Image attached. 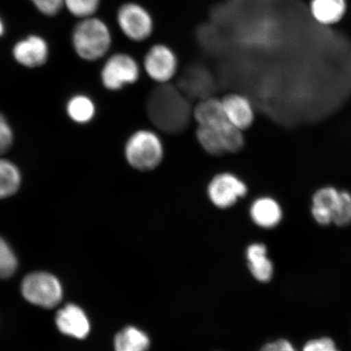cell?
I'll use <instances>...</instances> for the list:
<instances>
[{"label": "cell", "mask_w": 351, "mask_h": 351, "mask_svg": "<svg viewBox=\"0 0 351 351\" xmlns=\"http://www.w3.org/2000/svg\"><path fill=\"white\" fill-rule=\"evenodd\" d=\"M165 147L163 140L156 131L139 129L126 139L124 157L127 165L138 172L149 173L163 163Z\"/></svg>", "instance_id": "6da1fadb"}, {"label": "cell", "mask_w": 351, "mask_h": 351, "mask_svg": "<svg viewBox=\"0 0 351 351\" xmlns=\"http://www.w3.org/2000/svg\"><path fill=\"white\" fill-rule=\"evenodd\" d=\"M193 117L197 125L208 127L221 136L227 153L239 152L245 146L243 131L236 128L228 121L221 99L210 97L195 105Z\"/></svg>", "instance_id": "7a4b0ae2"}, {"label": "cell", "mask_w": 351, "mask_h": 351, "mask_svg": "<svg viewBox=\"0 0 351 351\" xmlns=\"http://www.w3.org/2000/svg\"><path fill=\"white\" fill-rule=\"evenodd\" d=\"M73 44L82 60L96 61L108 53L112 45V34L103 20L92 16L82 19L74 27Z\"/></svg>", "instance_id": "3957f363"}, {"label": "cell", "mask_w": 351, "mask_h": 351, "mask_svg": "<svg viewBox=\"0 0 351 351\" xmlns=\"http://www.w3.org/2000/svg\"><path fill=\"white\" fill-rule=\"evenodd\" d=\"M142 69V66L133 56L118 52L105 61L101 69V82L109 91H121L139 81Z\"/></svg>", "instance_id": "277c9868"}, {"label": "cell", "mask_w": 351, "mask_h": 351, "mask_svg": "<svg viewBox=\"0 0 351 351\" xmlns=\"http://www.w3.org/2000/svg\"><path fill=\"white\" fill-rule=\"evenodd\" d=\"M117 22L124 36L137 43L147 41L155 29L151 12L137 2L121 4L117 12Z\"/></svg>", "instance_id": "5b68a950"}, {"label": "cell", "mask_w": 351, "mask_h": 351, "mask_svg": "<svg viewBox=\"0 0 351 351\" xmlns=\"http://www.w3.org/2000/svg\"><path fill=\"white\" fill-rule=\"evenodd\" d=\"M142 69L154 82L168 85L178 73V57L167 44L156 43L145 54Z\"/></svg>", "instance_id": "8992f818"}, {"label": "cell", "mask_w": 351, "mask_h": 351, "mask_svg": "<svg viewBox=\"0 0 351 351\" xmlns=\"http://www.w3.org/2000/svg\"><path fill=\"white\" fill-rule=\"evenodd\" d=\"M21 292L30 304L53 308L62 300V288L54 276L34 273L26 276L21 284Z\"/></svg>", "instance_id": "52a82bcc"}, {"label": "cell", "mask_w": 351, "mask_h": 351, "mask_svg": "<svg viewBox=\"0 0 351 351\" xmlns=\"http://www.w3.org/2000/svg\"><path fill=\"white\" fill-rule=\"evenodd\" d=\"M247 192L248 187L243 180L230 172L215 174L207 186L208 199L219 209L232 208Z\"/></svg>", "instance_id": "ba28073f"}, {"label": "cell", "mask_w": 351, "mask_h": 351, "mask_svg": "<svg viewBox=\"0 0 351 351\" xmlns=\"http://www.w3.org/2000/svg\"><path fill=\"white\" fill-rule=\"evenodd\" d=\"M221 101L228 121L236 128L244 132L253 125L254 108L247 96L230 93L223 95Z\"/></svg>", "instance_id": "9c48e42d"}, {"label": "cell", "mask_w": 351, "mask_h": 351, "mask_svg": "<svg viewBox=\"0 0 351 351\" xmlns=\"http://www.w3.org/2000/svg\"><path fill=\"white\" fill-rule=\"evenodd\" d=\"M49 54L47 43L38 35L17 43L13 48V56L20 64L27 68H36L47 62Z\"/></svg>", "instance_id": "30bf717a"}, {"label": "cell", "mask_w": 351, "mask_h": 351, "mask_svg": "<svg viewBox=\"0 0 351 351\" xmlns=\"http://www.w3.org/2000/svg\"><path fill=\"white\" fill-rule=\"evenodd\" d=\"M57 327L64 335L83 339L90 332V322L80 307L68 304L56 315Z\"/></svg>", "instance_id": "8fae6325"}, {"label": "cell", "mask_w": 351, "mask_h": 351, "mask_svg": "<svg viewBox=\"0 0 351 351\" xmlns=\"http://www.w3.org/2000/svg\"><path fill=\"white\" fill-rule=\"evenodd\" d=\"M339 201L340 191L335 188L320 189L313 196L311 208L315 221L322 226L332 223Z\"/></svg>", "instance_id": "7c38bea8"}, {"label": "cell", "mask_w": 351, "mask_h": 351, "mask_svg": "<svg viewBox=\"0 0 351 351\" xmlns=\"http://www.w3.org/2000/svg\"><path fill=\"white\" fill-rule=\"evenodd\" d=\"M346 8V0H311L308 4L314 20L320 25L330 27L343 19Z\"/></svg>", "instance_id": "4fadbf2b"}, {"label": "cell", "mask_w": 351, "mask_h": 351, "mask_svg": "<svg viewBox=\"0 0 351 351\" xmlns=\"http://www.w3.org/2000/svg\"><path fill=\"white\" fill-rule=\"evenodd\" d=\"M252 221L258 227L271 229L282 221V210L278 202L270 197H261L254 200L250 208Z\"/></svg>", "instance_id": "5bb4252c"}, {"label": "cell", "mask_w": 351, "mask_h": 351, "mask_svg": "<svg viewBox=\"0 0 351 351\" xmlns=\"http://www.w3.org/2000/svg\"><path fill=\"white\" fill-rule=\"evenodd\" d=\"M247 258L250 271L261 282H267L273 278L274 265L267 254V247L262 243H254L247 248Z\"/></svg>", "instance_id": "9a60e30c"}, {"label": "cell", "mask_w": 351, "mask_h": 351, "mask_svg": "<svg viewBox=\"0 0 351 351\" xmlns=\"http://www.w3.org/2000/svg\"><path fill=\"white\" fill-rule=\"evenodd\" d=\"M151 341L143 331L134 326L123 328L114 340L115 351H147Z\"/></svg>", "instance_id": "2e32d148"}, {"label": "cell", "mask_w": 351, "mask_h": 351, "mask_svg": "<svg viewBox=\"0 0 351 351\" xmlns=\"http://www.w3.org/2000/svg\"><path fill=\"white\" fill-rule=\"evenodd\" d=\"M67 112L73 121L78 124H87L95 117V104L86 95H76L69 100Z\"/></svg>", "instance_id": "e0dca14e"}, {"label": "cell", "mask_w": 351, "mask_h": 351, "mask_svg": "<svg viewBox=\"0 0 351 351\" xmlns=\"http://www.w3.org/2000/svg\"><path fill=\"white\" fill-rule=\"evenodd\" d=\"M21 182L20 171L12 162L0 159V199L16 194Z\"/></svg>", "instance_id": "ac0fdd59"}, {"label": "cell", "mask_w": 351, "mask_h": 351, "mask_svg": "<svg viewBox=\"0 0 351 351\" xmlns=\"http://www.w3.org/2000/svg\"><path fill=\"white\" fill-rule=\"evenodd\" d=\"M195 136L197 143L208 155L219 157L227 154L223 140L216 130L197 125Z\"/></svg>", "instance_id": "d6986e66"}, {"label": "cell", "mask_w": 351, "mask_h": 351, "mask_svg": "<svg viewBox=\"0 0 351 351\" xmlns=\"http://www.w3.org/2000/svg\"><path fill=\"white\" fill-rule=\"evenodd\" d=\"M100 3L101 0H64V5L69 12L81 19L95 16Z\"/></svg>", "instance_id": "ffe728a7"}, {"label": "cell", "mask_w": 351, "mask_h": 351, "mask_svg": "<svg viewBox=\"0 0 351 351\" xmlns=\"http://www.w3.org/2000/svg\"><path fill=\"white\" fill-rule=\"evenodd\" d=\"M17 269L14 253L5 241L0 238V278H10Z\"/></svg>", "instance_id": "44dd1931"}, {"label": "cell", "mask_w": 351, "mask_h": 351, "mask_svg": "<svg viewBox=\"0 0 351 351\" xmlns=\"http://www.w3.org/2000/svg\"><path fill=\"white\" fill-rule=\"evenodd\" d=\"M337 226H346L351 223V195L348 192H340L339 204L333 217Z\"/></svg>", "instance_id": "7402d4cb"}, {"label": "cell", "mask_w": 351, "mask_h": 351, "mask_svg": "<svg viewBox=\"0 0 351 351\" xmlns=\"http://www.w3.org/2000/svg\"><path fill=\"white\" fill-rule=\"evenodd\" d=\"M13 143V133L6 118L0 113V155L10 150Z\"/></svg>", "instance_id": "603a6c76"}, {"label": "cell", "mask_w": 351, "mask_h": 351, "mask_svg": "<svg viewBox=\"0 0 351 351\" xmlns=\"http://www.w3.org/2000/svg\"><path fill=\"white\" fill-rule=\"evenodd\" d=\"M43 14L53 16L62 10L64 0H30Z\"/></svg>", "instance_id": "cb8c5ba5"}, {"label": "cell", "mask_w": 351, "mask_h": 351, "mask_svg": "<svg viewBox=\"0 0 351 351\" xmlns=\"http://www.w3.org/2000/svg\"><path fill=\"white\" fill-rule=\"evenodd\" d=\"M302 351H339L336 348L335 341L329 337L311 340L304 346Z\"/></svg>", "instance_id": "d4e9b609"}, {"label": "cell", "mask_w": 351, "mask_h": 351, "mask_svg": "<svg viewBox=\"0 0 351 351\" xmlns=\"http://www.w3.org/2000/svg\"><path fill=\"white\" fill-rule=\"evenodd\" d=\"M261 351H297L291 342L285 339H280L263 346Z\"/></svg>", "instance_id": "484cf974"}, {"label": "cell", "mask_w": 351, "mask_h": 351, "mask_svg": "<svg viewBox=\"0 0 351 351\" xmlns=\"http://www.w3.org/2000/svg\"><path fill=\"white\" fill-rule=\"evenodd\" d=\"M4 34V25L1 19H0V37Z\"/></svg>", "instance_id": "4316f807"}]
</instances>
